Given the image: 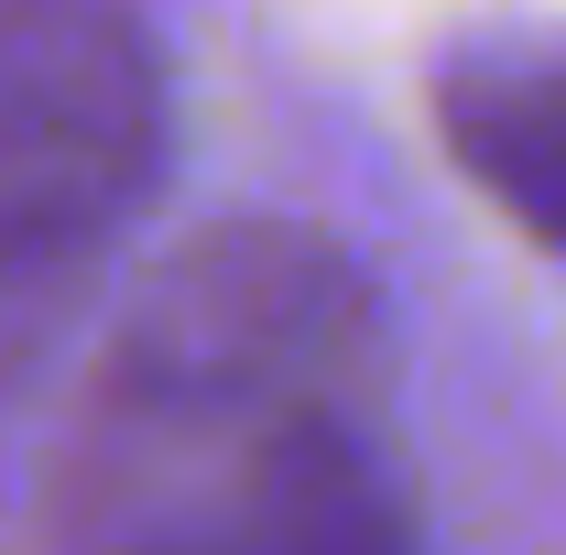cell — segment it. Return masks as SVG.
Returning a JSON list of instances; mask_svg holds the SVG:
<instances>
[{
  "label": "cell",
  "mask_w": 566,
  "mask_h": 555,
  "mask_svg": "<svg viewBox=\"0 0 566 555\" xmlns=\"http://www.w3.org/2000/svg\"><path fill=\"white\" fill-rule=\"evenodd\" d=\"M66 555H415L327 240L251 218L153 273L66 447Z\"/></svg>",
  "instance_id": "cell-1"
},
{
  "label": "cell",
  "mask_w": 566,
  "mask_h": 555,
  "mask_svg": "<svg viewBox=\"0 0 566 555\" xmlns=\"http://www.w3.org/2000/svg\"><path fill=\"white\" fill-rule=\"evenodd\" d=\"M164 164V66L132 0H0V370L87 305Z\"/></svg>",
  "instance_id": "cell-2"
},
{
  "label": "cell",
  "mask_w": 566,
  "mask_h": 555,
  "mask_svg": "<svg viewBox=\"0 0 566 555\" xmlns=\"http://www.w3.org/2000/svg\"><path fill=\"white\" fill-rule=\"evenodd\" d=\"M447 153L501 218L566 251V44H480L436 87Z\"/></svg>",
  "instance_id": "cell-3"
}]
</instances>
